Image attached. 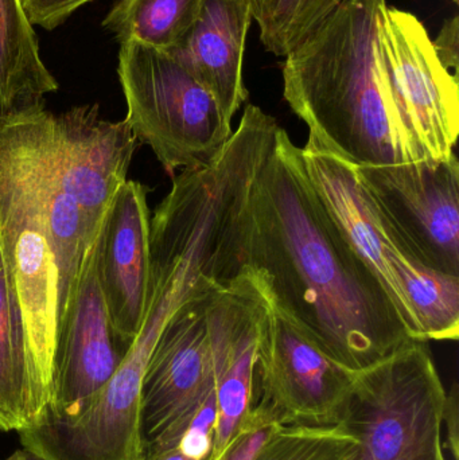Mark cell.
<instances>
[{
  "mask_svg": "<svg viewBox=\"0 0 459 460\" xmlns=\"http://www.w3.org/2000/svg\"><path fill=\"white\" fill-rule=\"evenodd\" d=\"M245 264L309 340L353 372L418 342L313 188L279 127L251 194Z\"/></svg>",
  "mask_w": 459,
  "mask_h": 460,
  "instance_id": "cell-1",
  "label": "cell"
},
{
  "mask_svg": "<svg viewBox=\"0 0 459 460\" xmlns=\"http://www.w3.org/2000/svg\"><path fill=\"white\" fill-rule=\"evenodd\" d=\"M383 4L345 0L282 65L283 96L309 127L306 147L353 166L426 159L377 81L375 37Z\"/></svg>",
  "mask_w": 459,
  "mask_h": 460,
  "instance_id": "cell-2",
  "label": "cell"
},
{
  "mask_svg": "<svg viewBox=\"0 0 459 460\" xmlns=\"http://www.w3.org/2000/svg\"><path fill=\"white\" fill-rule=\"evenodd\" d=\"M49 111L0 123V251L18 305L29 367V424L51 402L59 335V273L46 210Z\"/></svg>",
  "mask_w": 459,
  "mask_h": 460,
  "instance_id": "cell-3",
  "label": "cell"
},
{
  "mask_svg": "<svg viewBox=\"0 0 459 460\" xmlns=\"http://www.w3.org/2000/svg\"><path fill=\"white\" fill-rule=\"evenodd\" d=\"M118 75L127 123L169 174L209 164L232 137L215 97L167 51L120 43Z\"/></svg>",
  "mask_w": 459,
  "mask_h": 460,
  "instance_id": "cell-4",
  "label": "cell"
},
{
  "mask_svg": "<svg viewBox=\"0 0 459 460\" xmlns=\"http://www.w3.org/2000/svg\"><path fill=\"white\" fill-rule=\"evenodd\" d=\"M428 343L404 346L356 373L340 424L364 460H446V391Z\"/></svg>",
  "mask_w": 459,
  "mask_h": 460,
  "instance_id": "cell-5",
  "label": "cell"
},
{
  "mask_svg": "<svg viewBox=\"0 0 459 460\" xmlns=\"http://www.w3.org/2000/svg\"><path fill=\"white\" fill-rule=\"evenodd\" d=\"M375 70L396 119L426 159L455 154L458 75L442 65L422 22L383 4L376 19Z\"/></svg>",
  "mask_w": 459,
  "mask_h": 460,
  "instance_id": "cell-6",
  "label": "cell"
},
{
  "mask_svg": "<svg viewBox=\"0 0 459 460\" xmlns=\"http://www.w3.org/2000/svg\"><path fill=\"white\" fill-rule=\"evenodd\" d=\"M391 243L419 264L459 276V162L455 154L355 166Z\"/></svg>",
  "mask_w": 459,
  "mask_h": 460,
  "instance_id": "cell-7",
  "label": "cell"
},
{
  "mask_svg": "<svg viewBox=\"0 0 459 460\" xmlns=\"http://www.w3.org/2000/svg\"><path fill=\"white\" fill-rule=\"evenodd\" d=\"M216 289L174 314L148 359L140 410L145 460L177 448L199 408L215 394L207 305Z\"/></svg>",
  "mask_w": 459,
  "mask_h": 460,
  "instance_id": "cell-8",
  "label": "cell"
},
{
  "mask_svg": "<svg viewBox=\"0 0 459 460\" xmlns=\"http://www.w3.org/2000/svg\"><path fill=\"white\" fill-rule=\"evenodd\" d=\"M356 373L323 353L267 297L256 356L255 402L266 407L278 424H339Z\"/></svg>",
  "mask_w": 459,
  "mask_h": 460,
  "instance_id": "cell-9",
  "label": "cell"
},
{
  "mask_svg": "<svg viewBox=\"0 0 459 460\" xmlns=\"http://www.w3.org/2000/svg\"><path fill=\"white\" fill-rule=\"evenodd\" d=\"M99 235L84 254L69 310L59 327L53 394L42 415L70 419L110 380L127 345L113 327L100 286Z\"/></svg>",
  "mask_w": 459,
  "mask_h": 460,
  "instance_id": "cell-10",
  "label": "cell"
},
{
  "mask_svg": "<svg viewBox=\"0 0 459 460\" xmlns=\"http://www.w3.org/2000/svg\"><path fill=\"white\" fill-rule=\"evenodd\" d=\"M267 297L255 273L245 270L216 289L207 305L215 377V458L240 431L255 404L256 356Z\"/></svg>",
  "mask_w": 459,
  "mask_h": 460,
  "instance_id": "cell-11",
  "label": "cell"
},
{
  "mask_svg": "<svg viewBox=\"0 0 459 460\" xmlns=\"http://www.w3.org/2000/svg\"><path fill=\"white\" fill-rule=\"evenodd\" d=\"M51 142L62 185L80 207L92 243L127 181L139 139L126 119L105 120L94 102L53 115Z\"/></svg>",
  "mask_w": 459,
  "mask_h": 460,
  "instance_id": "cell-12",
  "label": "cell"
},
{
  "mask_svg": "<svg viewBox=\"0 0 459 460\" xmlns=\"http://www.w3.org/2000/svg\"><path fill=\"white\" fill-rule=\"evenodd\" d=\"M150 189L127 180L113 197L99 233L100 286L110 322L131 346L145 315L150 281Z\"/></svg>",
  "mask_w": 459,
  "mask_h": 460,
  "instance_id": "cell-13",
  "label": "cell"
},
{
  "mask_svg": "<svg viewBox=\"0 0 459 460\" xmlns=\"http://www.w3.org/2000/svg\"><path fill=\"white\" fill-rule=\"evenodd\" d=\"M248 0H205L196 23L172 57L215 97L229 120L248 100L243 80Z\"/></svg>",
  "mask_w": 459,
  "mask_h": 460,
  "instance_id": "cell-14",
  "label": "cell"
},
{
  "mask_svg": "<svg viewBox=\"0 0 459 460\" xmlns=\"http://www.w3.org/2000/svg\"><path fill=\"white\" fill-rule=\"evenodd\" d=\"M305 170L321 201L333 217L348 243L382 281L399 315L415 337L396 287L387 254L393 243L385 233L379 216L375 212L363 186L358 182L355 166L331 154L302 147ZM396 248V246H395Z\"/></svg>",
  "mask_w": 459,
  "mask_h": 460,
  "instance_id": "cell-15",
  "label": "cell"
},
{
  "mask_svg": "<svg viewBox=\"0 0 459 460\" xmlns=\"http://www.w3.org/2000/svg\"><path fill=\"white\" fill-rule=\"evenodd\" d=\"M57 91L22 0H0V123L45 110L46 96Z\"/></svg>",
  "mask_w": 459,
  "mask_h": 460,
  "instance_id": "cell-16",
  "label": "cell"
},
{
  "mask_svg": "<svg viewBox=\"0 0 459 460\" xmlns=\"http://www.w3.org/2000/svg\"><path fill=\"white\" fill-rule=\"evenodd\" d=\"M387 259L415 337L420 342L457 341L459 276L430 270L395 246Z\"/></svg>",
  "mask_w": 459,
  "mask_h": 460,
  "instance_id": "cell-17",
  "label": "cell"
},
{
  "mask_svg": "<svg viewBox=\"0 0 459 460\" xmlns=\"http://www.w3.org/2000/svg\"><path fill=\"white\" fill-rule=\"evenodd\" d=\"M205 0H116L102 27L120 43L137 40L158 50L181 45L196 23Z\"/></svg>",
  "mask_w": 459,
  "mask_h": 460,
  "instance_id": "cell-18",
  "label": "cell"
},
{
  "mask_svg": "<svg viewBox=\"0 0 459 460\" xmlns=\"http://www.w3.org/2000/svg\"><path fill=\"white\" fill-rule=\"evenodd\" d=\"M29 426V367L23 323L0 251V431Z\"/></svg>",
  "mask_w": 459,
  "mask_h": 460,
  "instance_id": "cell-19",
  "label": "cell"
},
{
  "mask_svg": "<svg viewBox=\"0 0 459 460\" xmlns=\"http://www.w3.org/2000/svg\"><path fill=\"white\" fill-rule=\"evenodd\" d=\"M345 0H248L264 48L286 57L305 42Z\"/></svg>",
  "mask_w": 459,
  "mask_h": 460,
  "instance_id": "cell-20",
  "label": "cell"
},
{
  "mask_svg": "<svg viewBox=\"0 0 459 460\" xmlns=\"http://www.w3.org/2000/svg\"><path fill=\"white\" fill-rule=\"evenodd\" d=\"M251 460H364L342 424H275Z\"/></svg>",
  "mask_w": 459,
  "mask_h": 460,
  "instance_id": "cell-21",
  "label": "cell"
},
{
  "mask_svg": "<svg viewBox=\"0 0 459 460\" xmlns=\"http://www.w3.org/2000/svg\"><path fill=\"white\" fill-rule=\"evenodd\" d=\"M275 424L278 423L272 413L263 405L255 402L247 421L237 432L236 437L224 448L223 453L207 460L252 459Z\"/></svg>",
  "mask_w": 459,
  "mask_h": 460,
  "instance_id": "cell-22",
  "label": "cell"
},
{
  "mask_svg": "<svg viewBox=\"0 0 459 460\" xmlns=\"http://www.w3.org/2000/svg\"><path fill=\"white\" fill-rule=\"evenodd\" d=\"M216 420H217V405H216V394H212L199 408L196 418L181 438L177 448L194 460L209 459L215 445Z\"/></svg>",
  "mask_w": 459,
  "mask_h": 460,
  "instance_id": "cell-23",
  "label": "cell"
},
{
  "mask_svg": "<svg viewBox=\"0 0 459 460\" xmlns=\"http://www.w3.org/2000/svg\"><path fill=\"white\" fill-rule=\"evenodd\" d=\"M91 2L93 0H22V4L32 26L51 31Z\"/></svg>",
  "mask_w": 459,
  "mask_h": 460,
  "instance_id": "cell-24",
  "label": "cell"
},
{
  "mask_svg": "<svg viewBox=\"0 0 459 460\" xmlns=\"http://www.w3.org/2000/svg\"><path fill=\"white\" fill-rule=\"evenodd\" d=\"M437 56L445 67L458 75L459 22L458 16L445 22L438 38L433 40Z\"/></svg>",
  "mask_w": 459,
  "mask_h": 460,
  "instance_id": "cell-25",
  "label": "cell"
},
{
  "mask_svg": "<svg viewBox=\"0 0 459 460\" xmlns=\"http://www.w3.org/2000/svg\"><path fill=\"white\" fill-rule=\"evenodd\" d=\"M444 423H446L447 442L445 447L450 451L455 460H459V394L457 384L446 394Z\"/></svg>",
  "mask_w": 459,
  "mask_h": 460,
  "instance_id": "cell-26",
  "label": "cell"
},
{
  "mask_svg": "<svg viewBox=\"0 0 459 460\" xmlns=\"http://www.w3.org/2000/svg\"><path fill=\"white\" fill-rule=\"evenodd\" d=\"M151 460H194L190 456L183 454L180 448H172V450L166 451V453L161 454L156 458Z\"/></svg>",
  "mask_w": 459,
  "mask_h": 460,
  "instance_id": "cell-27",
  "label": "cell"
},
{
  "mask_svg": "<svg viewBox=\"0 0 459 460\" xmlns=\"http://www.w3.org/2000/svg\"><path fill=\"white\" fill-rule=\"evenodd\" d=\"M7 460H40L32 456L31 454L27 453L26 450L15 451L13 456H8Z\"/></svg>",
  "mask_w": 459,
  "mask_h": 460,
  "instance_id": "cell-28",
  "label": "cell"
}]
</instances>
